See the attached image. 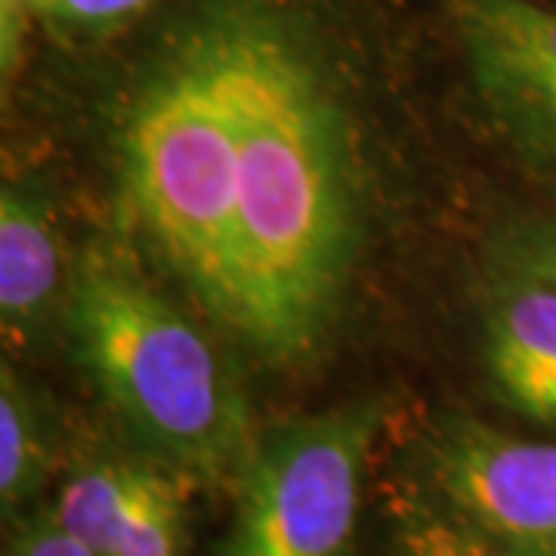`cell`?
Masks as SVG:
<instances>
[{
	"mask_svg": "<svg viewBox=\"0 0 556 556\" xmlns=\"http://www.w3.org/2000/svg\"><path fill=\"white\" fill-rule=\"evenodd\" d=\"M485 387L504 412L556 430V288L489 263L482 298Z\"/></svg>",
	"mask_w": 556,
	"mask_h": 556,
	"instance_id": "ba28073f",
	"label": "cell"
},
{
	"mask_svg": "<svg viewBox=\"0 0 556 556\" xmlns=\"http://www.w3.org/2000/svg\"><path fill=\"white\" fill-rule=\"evenodd\" d=\"M118 177L142 248L232 338L239 93L229 0H164L127 38Z\"/></svg>",
	"mask_w": 556,
	"mask_h": 556,
	"instance_id": "7a4b0ae2",
	"label": "cell"
},
{
	"mask_svg": "<svg viewBox=\"0 0 556 556\" xmlns=\"http://www.w3.org/2000/svg\"><path fill=\"white\" fill-rule=\"evenodd\" d=\"M201 489L121 430L75 427L47 497L62 529L100 556H189Z\"/></svg>",
	"mask_w": 556,
	"mask_h": 556,
	"instance_id": "52a82bcc",
	"label": "cell"
},
{
	"mask_svg": "<svg viewBox=\"0 0 556 556\" xmlns=\"http://www.w3.org/2000/svg\"><path fill=\"white\" fill-rule=\"evenodd\" d=\"M380 556H514L495 541L396 485Z\"/></svg>",
	"mask_w": 556,
	"mask_h": 556,
	"instance_id": "7c38bea8",
	"label": "cell"
},
{
	"mask_svg": "<svg viewBox=\"0 0 556 556\" xmlns=\"http://www.w3.org/2000/svg\"><path fill=\"white\" fill-rule=\"evenodd\" d=\"M396 485L514 556H556V439L437 412L399 448Z\"/></svg>",
	"mask_w": 556,
	"mask_h": 556,
	"instance_id": "5b68a950",
	"label": "cell"
},
{
	"mask_svg": "<svg viewBox=\"0 0 556 556\" xmlns=\"http://www.w3.org/2000/svg\"><path fill=\"white\" fill-rule=\"evenodd\" d=\"M161 7L164 0H43L38 38L68 53H93L115 47Z\"/></svg>",
	"mask_w": 556,
	"mask_h": 556,
	"instance_id": "8fae6325",
	"label": "cell"
},
{
	"mask_svg": "<svg viewBox=\"0 0 556 556\" xmlns=\"http://www.w3.org/2000/svg\"><path fill=\"white\" fill-rule=\"evenodd\" d=\"M3 556H100L93 554L84 541L62 529L60 519L53 517L50 504L43 501L7 522V544Z\"/></svg>",
	"mask_w": 556,
	"mask_h": 556,
	"instance_id": "5bb4252c",
	"label": "cell"
},
{
	"mask_svg": "<svg viewBox=\"0 0 556 556\" xmlns=\"http://www.w3.org/2000/svg\"><path fill=\"white\" fill-rule=\"evenodd\" d=\"M485 124L556 186V0H430Z\"/></svg>",
	"mask_w": 556,
	"mask_h": 556,
	"instance_id": "8992f818",
	"label": "cell"
},
{
	"mask_svg": "<svg viewBox=\"0 0 556 556\" xmlns=\"http://www.w3.org/2000/svg\"><path fill=\"white\" fill-rule=\"evenodd\" d=\"M65 328L121 433L201 492L229 495L257 437L248 396L130 244L93 239L80 251Z\"/></svg>",
	"mask_w": 556,
	"mask_h": 556,
	"instance_id": "3957f363",
	"label": "cell"
},
{
	"mask_svg": "<svg viewBox=\"0 0 556 556\" xmlns=\"http://www.w3.org/2000/svg\"><path fill=\"white\" fill-rule=\"evenodd\" d=\"M239 93L236 325L273 371L306 368L338 328L365 248L353 78L380 0H229Z\"/></svg>",
	"mask_w": 556,
	"mask_h": 556,
	"instance_id": "6da1fadb",
	"label": "cell"
},
{
	"mask_svg": "<svg viewBox=\"0 0 556 556\" xmlns=\"http://www.w3.org/2000/svg\"><path fill=\"white\" fill-rule=\"evenodd\" d=\"M43 0H0V80L10 90L20 80L28 47L38 38V13Z\"/></svg>",
	"mask_w": 556,
	"mask_h": 556,
	"instance_id": "9a60e30c",
	"label": "cell"
},
{
	"mask_svg": "<svg viewBox=\"0 0 556 556\" xmlns=\"http://www.w3.org/2000/svg\"><path fill=\"white\" fill-rule=\"evenodd\" d=\"M390 424L387 399H353L257 427L214 556H356L368 473Z\"/></svg>",
	"mask_w": 556,
	"mask_h": 556,
	"instance_id": "277c9868",
	"label": "cell"
},
{
	"mask_svg": "<svg viewBox=\"0 0 556 556\" xmlns=\"http://www.w3.org/2000/svg\"><path fill=\"white\" fill-rule=\"evenodd\" d=\"M75 424L20 368L0 365V514L13 522L43 504L72 448Z\"/></svg>",
	"mask_w": 556,
	"mask_h": 556,
	"instance_id": "30bf717a",
	"label": "cell"
},
{
	"mask_svg": "<svg viewBox=\"0 0 556 556\" xmlns=\"http://www.w3.org/2000/svg\"><path fill=\"white\" fill-rule=\"evenodd\" d=\"M60 219L38 182L3 179L0 189V328L7 350H38L68 316L75 288Z\"/></svg>",
	"mask_w": 556,
	"mask_h": 556,
	"instance_id": "9c48e42d",
	"label": "cell"
},
{
	"mask_svg": "<svg viewBox=\"0 0 556 556\" xmlns=\"http://www.w3.org/2000/svg\"><path fill=\"white\" fill-rule=\"evenodd\" d=\"M489 263L535 276L556 288V211L510 219L492 236Z\"/></svg>",
	"mask_w": 556,
	"mask_h": 556,
	"instance_id": "4fadbf2b",
	"label": "cell"
}]
</instances>
